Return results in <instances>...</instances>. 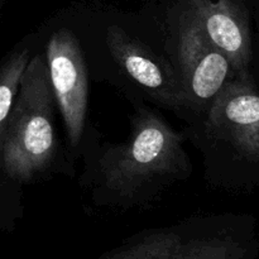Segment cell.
Masks as SVG:
<instances>
[{
    "instance_id": "277c9868",
    "label": "cell",
    "mask_w": 259,
    "mask_h": 259,
    "mask_svg": "<svg viewBox=\"0 0 259 259\" xmlns=\"http://www.w3.org/2000/svg\"><path fill=\"white\" fill-rule=\"evenodd\" d=\"M206 129L259 162V91L248 75L228 81L209 106Z\"/></svg>"
},
{
    "instance_id": "8992f818",
    "label": "cell",
    "mask_w": 259,
    "mask_h": 259,
    "mask_svg": "<svg viewBox=\"0 0 259 259\" xmlns=\"http://www.w3.org/2000/svg\"><path fill=\"white\" fill-rule=\"evenodd\" d=\"M179 58L190 106L200 110L210 106L228 82L233 68L227 56L212 45L196 20L180 33Z\"/></svg>"
},
{
    "instance_id": "3957f363",
    "label": "cell",
    "mask_w": 259,
    "mask_h": 259,
    "mask_svg": "<svg viewBox=\"0 0 259 259\" xmlns=\"http://www.w3.org/2000/svg\"><path fill=\"white\" fill-rule=\"evenodd\" d=\"M47 68L71 144L80 142L85 126L89 78L80 43L67 30L53 33L47 45Z\"/></svg>"
},
{
    "instance_id": "52a82bcc",
    "label": "cell",
    "mask_w": 259,
    "mask_h": 259,
    "mask_svg": "<svg viewBox=\"0 0 259 259\" xmlns=\"http://www.w3.org/2000/svg\"><path fill=\"white\" fill-rule=\"evenodd\" d=\"M196 22L212 45L227 56L233 71L239 76L247 75L250 35L245 23L230 9L210 2L200 8Z\"/></svg>"
},
{
    "instance_id": "7a4b0ae2",
    "label": "cell",
    "mask_w": 259,
    "mask_h": 259,
    "mask_svg": "<svg viewBox=\"0 0 259 259\" xmlns=\"http://www.w3.org/2000/svg\"><path fill=\"white\" fill-rule=\"evenodd\" d=\"M184 136L156 114L143 110L134 118L128 141L105 152L100 161L104 184L120 199L131 200L152 184L186 167Z\"/></svg>"
},
{
    "instance_id": "5b68a950",
    "label": "cell",
    "mask_w": 259,
    "mask_h": 259,
    "mask_svg": "<svg viewBox=\"0 0 259 259\" xmlns=\"http://www.w3.org/2000/svg\"><path fill=\"white\" fill-rule=\"evenodd\" d=\"M106 42L116 63L154 100L171 109L190 108L181 75L163 57L116 27L108 30Z\"/></svg>"
},
{
    "instance_id": "ba28073f",
    "label": "cell",
    "mask_w": 259,
    "mask_h": 259,
    "mask_svg": "<svg viewBox=\"0 0 259 259\" xmlns=\"http://www.w3.org/2000/svg\"><path fill=\"white\" fill-rule=\"evenodd\" d=\"M29 62V52L23 50L15 53L0 70V167L5 124L19 88L20 77Z\"/></svg>"
},
{
    "instance_id": "6da1fadb",
    "label": "cell",
    "mask_w": 259,
    "mask_h": 259,
    "mask_svg": "<svg viewBox=\"0 0 259 259\" xmlns=\"http://www.w3.org/2000/svg\"><path fill=\"white\" fill-rule=\"evenodd\" d=\"M53 99L47 62L35 56L20 77L3 136L2 167L15 181L29 182L55 157Z\"/></svg>"
}]
</instances>
